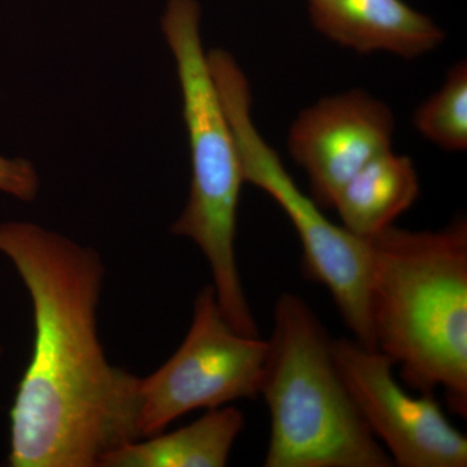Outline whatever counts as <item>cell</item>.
<instances>
[{"mask_svg": "<svg viewBox=\"0 0 467 467\" xmlns=\"http://www.w3.org/2000/svg\"><path fill=\"white\" fill-rule=\"evenodd\" d=\"M0 254L33 304L32 358L9 411L8 465L92 467L138 441L140 378L98 337L104 266L94 250L32 223H0Z\"/></svg>", "mask_w": 467, "mask_h": 467, "instance_id": "6da1fadb", "label": "cell"}, {"mask_svg": "<svg viewBox=\"0 0 467 467\" xmlns=\"http://www.w3.org/2000/svg\"><path fill=\"white\" fill-rule=\"evenodd\" d=\"M368 317L376 348L409 389L467 416V223L444 229L391 226L368 239Z\"/></svg>", "mask_w": 467, "mask_h": 467, "instance_id": "7a4b0ae2", "label": "cell"}, {"mask_svg": "<svg viewBox=\"0 0 467 467\" xmlns=\"http://www.w3.org/2000/svg\"><path fill=\"white\" fill-rule=\"evenodd\" d=\"M333 343L303 297H278L260 386L272 420L264 466H393L340 376Z\"/></svg>", "mask_w": 467, "mask_h": 467, "instance_id": "3957f363", "label": "cell"}, {"mask_svg": "<svg viewBox=\"0 0 467 467\" xmlns=\"http://www.w3.org/2000/svg\"><path fill=\"white\" fill-rule=\"evenodd\" d=\"M161 27L177 64L192 158L189 201L171 230L201 248L227 322L238 333L260 337L236 263V218L245 183L241 156L202 47L198 2L169 0Z\"/></svg>", "mask_w": 467, "mask_h": 467, "instance_id": "277c9868", "label": "cell"}, {"mask_svg": "<svg viewBox=\"0 0 467 467\" xmlns=\"http://www.w3.org/2000/svg\"><path fill=\"white\" fill-rule=\"evenodd\" d=\"M208 64L232 125L245 182L259 187L284 209L303 245L304 272L325 285L356 342L377 349L368 317L370 245L326 217L297 186L252 119L250 82L229 52H209Z\"/></svg>", "mask_w": 467, "mask_h": 467, "instance_id": "5b68a950", "label": "cell"}, {"mask_svg": "<svg viewBox=\"0 0 467 467\" xmlns=\"http://www.w3.org/2000/svg\"><path fill=\"white\" fill-rule=\"evenodd\" d=\"M266 348V340L238 333L227 322L213 285H205L180 348L140 379V438L160 434L190 411L259 398Z\"/></svg>", "mask_w": 467, "mask_h": 467, "instance_id": "8992f818", "label": "cell"}, {"mask_svg": "<svg viewBox=\"0 0 467 467\" xmlns=\"http://www.w3.org/2000/svg\"><path fill=\"white\" fill-rule=\"evenodd\" d=\"M334 358L365 422L393 465L465 467L467 438L435 395H410L393 376V362L355 339L334 340Z\"/></svg>", "mask_w": 467, "mask_h": 467, "instance_id": "52a82bcc", "label": "cell"}, {"mask_svg": "<svg viewBox=\"0 0 467 467\" xmlns=\"http://www.w3.org/2000/svg\"><path fill=\"white\" fill-rule=\"evenodd\" d=\"M395 116L359 88L301 110L288 130L291 158L308 175L312 198L333 208L340 189L370 160L392 150Z\"/></svg>", "mask_w": 467, "mask_h": 467, "instance_id": "ba28073f", "label": "cell"}, {"mask_svg": "<svg viewBox=\"0 0 467 467\" xmlns=\"http://www.w3.org/2000/svg\"><path fill=\"white\" fill-rule=\"evenodd\" d=\"M319 33L358 52H389L407 60L423 57L444 42L438 24L402 0H308Z\"/></svg>", "mask_w": 467, "mask_h": 467, "instance_id": "9c48e42d", "label": "cell"}, {"mask_svg": "<svg viewBox=\"0 0 467 467\" xmlns=\"http://www.w3.org/2000/svg\"><path fill=\"white\" fill-rule=\"evenodd\" d=\"M239 409H207L198 420L177 431L126 442L101 457V467H223L244 429Z\"/></svg>", "mask_w": 467, "mask_h": 467, "instance_id": "30bf717a", "label": "cell"}, {"mask_svg": "<svg viewBox=\"0 0 467 467\" xmlns=\"http://www.w3.org/2000/svg\"><path fill=\"white\" fill-rule=\"evenodd\" d=\"M420 193L413 160L392 150L380 153L344 184L335 199L342 226L370 239L413 207Z\"/></svg>", "mask_w": 467, "mask_h": 467, "instance_id": "8fae6325", "label": "cell"}, {"mask_svg": "<svg viewBox=\"0 0 467 467\" xmlns=\"http://www.w3.org/2000/svg\"><path fill=\"white\" fill-rule=\"evenodd\" d=\"M414 128L427 140L450 152L467 150V63L448 70L444 84L414 113Z\"/></svg>", "mask_w": 467, "mask_h": 467, "instance_id": "7c38bea8", "label": "cell"}, {"mask_svg": "<svg viewBox=\"0 0 467 467\" xmlns=\"http://www.w3.org/2000/svg\"><path fill=\"white\" fill-rule=\"evenodd\" d=\"M38 189V174L29 160L0 156V192L30 202L36 199Z\"/></svg>", "mask_w": 467, "mask_h": 467, "instance_id": "4fadbf2b", "label": "cell"}, {"mask_svg": "<svg viewBox=\"0 0 467 467\" xmlns=\"http://www.w3.org/2000/svg\"><path fill=\"white\" fill-rule=\"evenodd\" d=\"M3 348L2 346H0V358H2Z\"/></svg>", "mask_w": 467, "mask_h": 467, "instance_id": "5bb4252c", "label": "cell"}]
</instances>
